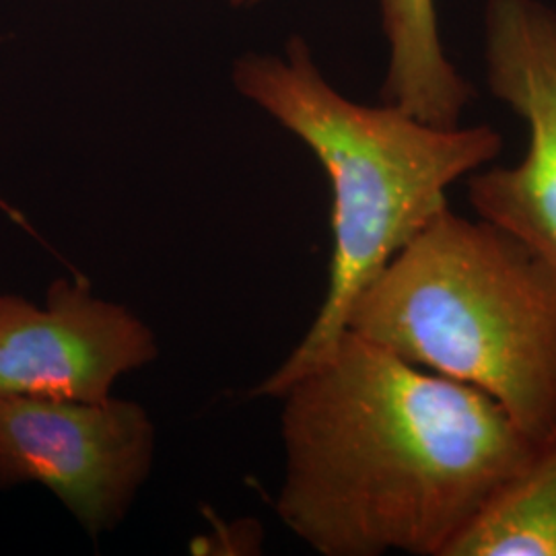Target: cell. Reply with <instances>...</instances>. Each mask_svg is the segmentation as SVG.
<instances>
[{"label": "cell", "mask_w": 556, "mask_h": 556, "mask_svg": "<svg viewBox=\"0 0 556 556\" xmlns=\"http://www.w3.org/2000/svg\"><path fill=\"white\" fill-rule=\"evenodd\" d=\"M277 400V514L321 556H450L536 445L484 392L353 332Z\"/></svg>", "instance_id": "cell-1"}, {"label": "cell", "mask_w": 556, "mask_h": 556, "mask_svg": "<svg viewBox=\"0 0 556 556\" xmlns=\"http://www.w3.org/2000/svg\"><path fill=\"white\" fill-rule=\"evenodd\" d=\"M239 96L298 137L332 188V258L328 289L291 355L252 390L278 397L328 357L346 332L363 289L397 252L445 211L457 179L497 157L491 126H433L381 101L349 100L319 71L303 38L282 52H245L231 66Z\"/></svg>", "instance_id": "cell-2"}, {"label": "cell", "mask_w": 556, "mask_h": 556, "mask_svg": "<svg viewBox=\"0 0 556 556\" xmlns=\"http://www.w3.org/2000/svg\"><path fill=\"white\" fill-rule=\"evenodd\" d=\"M346 332L498 402L528 438L556 427V270L450 206L353 303Z\"/></svg>", "instance_id": "cell-3"}, {"label": "cell", "mask_w": 556, "mask_h": 556, "mask_svg": "<svg viewBox=\"0 0 556 556\" xmlns=\"http://www.w3.org/2000/svg\"><path fill=\"white\" fill-rule=\"evenodd\" d=\"M155 447V425L132 400L0 397V489L46 486L89 536L128 516Z\"/></svg>", "instance_id": "cell-4"}, {"label": "cell", "mask_w": 556, "mask_h": 556, "mask_svg": "<svg viewBox=\"0 0 556 556\" xmlns=\"http://www.w3.org/2000/svg\"><path fill=\"white\" fill-rule=\"evenodd\" d=\"M486 83L528 124L523 160L468 181L478 219L532 248L556 270V9L542 0H486Z\"/></svg>", "instance_id": "cell-5"}, {"label": "cell", "mask_w": 556, "mask_h": 556, "mask_svg": "<svg viewBox=\"0 0 556 556\" xmlns=\"http://www.w3.org/2000/svg\"><path fill=\"white\" fill-rule=\"evenodd\" d=\"M157 357L155 332L83 278L54 280L43 305L0 293V397L98 402Z\"/></svg>", "instance_id": "cell-6"}, {"label": "cell", "mask_w": 556, "mask_h": 556, "mask_svg": "<svg viewBox=\"0 0 556 556\" xmlns=\"http://www.w3.org/2000/svg\"><path fill=\"white\" fill-rule=\"evenodd\" d=\"M378 4L388 41L381 101L433 126H459L475 89L445 54L435 0H378Z\"/></svg>", "instance_id": "cell-7"}, {"label": "cell", "mask_w": 556, "mask_h": 556, "mask_svg": "<svg viewBox=\"0 0 556 556\" xmlns=\"http://www.w3.org/2000/svg\"><path fill=\"white\" fill-rule=\"evenodd\" d=\"M450 556H556V427L538 439Z\"/></svg>", "instance_id": "cell-8"}, {"label": "cell", "mask_w": 556, "mask_h": 556, "mask_svg": "<svg viewBox=\"0 0 556 556\" xmlns=\"http://www.w3.org/2000/svg\"><path fill=\"white\" fill-rule=\"evenodd\" d=\"M260 2H264V0H233V4H238V7H256Z\"/></svg>", "instance_id": "cell-9"}]
</instances>
